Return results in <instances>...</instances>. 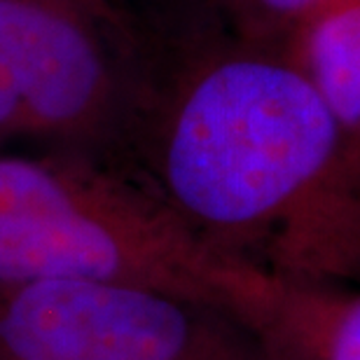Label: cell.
I'll return each instance as SVG.
<instances>
[{"instance_id": "6da1fadb", "label": "cell", "mask_w": 360, "mask_h": 360, "mask_svg": "<svg viewBox=\"0 0 360 360\" xmlns=\"http://www.w3.org/2000/svg\"><path fill=\"white\" fill-rule=\"evenodd\" d=\"M141 7L148 73L115 169L227 262L278 278H354L356 164L314 84L206 0Z\"/></svg>"}, {"instance_id": "7a4b0ae2", "label": "cell", "mask_w": 360, "mask_h": 360, "mask_svg": "<svg viewBox=\"0 0 360 360\" xmlns=\"http://www.w3.org/2000/svg\"><path fill=\"white\" fill-rule=\"evenodd\" d=\"M262 271L204 246L122 171L63 150H0V285L124 281L250 314Z\"/></svg>"}, {"instance_id": "3957f363", "label": "cell", "mask_w": 360, "mask_h": 360, "mask_svg": "<svg viewBox=\"0 0 360 360\" xmlns=\"http://www.w3.org/2000/svg\"><path fill=\"white\" fill-rule=\"evenodd\" d=\"M146 73V21L131 0H0V150L115 167Z\"/></svg>"}, {"instance_id": "277c9868", "label": "cell", "mask_w": 360, "mask_h": 360, "mask_svg": "<svg viewBox=\"0 0 360 360\" xmlns=\"http://www.w3.org/2000/svg\"><path fill=\"white\" fill-rule=\"evenodd\" d=\"M0 360H278L229 302L124 281L0 285Z\"/></svg>"}, {"instance_id": "5b68a950", "label": "cell", "mask_w": 360, "mask_h": 360, "mask_svg": "<svg viewBox=\"0 0 360 360\" xmlns=\"http://www.w3.org/2000/svg\"><path fill=\"white\" fill-rule=\"evenodd\" d=\"M253 316L278 360H360V281L264 274Z\"/></svg>"}, {"instance_id": "8992f818", "label": "cell", "mask_w": 360, "mask_h": 360, "mask_svg": "<svg viewBox=\"0 0 360 360\" xmlns=\"http://www.w3.org/2000/svg\"><path fill=\"white\" fill-rule=\"evenodd\" d=\"M281 49L328 105L360 162V0H314Z\"/></svg>"}, {"instance_id": "52a82bcc", "label": "cell", "mask_w": 360, "mask_h": 360, "mask_svg": "<svg viewBox=\"0 0 360 360\" xmlns=\"http://www.w3.org/2000/svg\"><path fill=\"white\" fill-rule=\"evenodd\" d=\"M314 0H206V5L241 38L281 47Z\"/></svg>"}, {"instance_id": "ba28073f", "label": "cell", "mask_w": 360, "mask_h": 360, "mask_svg": "<svg viewBox=\"0 0 360 360\" xmlns=\"http://www.w3.org/2000/svg\"><path fill=\"white\" fill-rule=\"evenodd\" d=\"M351 232H354V255H356V278L360 281V162L356 169L354 192H351Z\"/></svg>"}]
</instances>
